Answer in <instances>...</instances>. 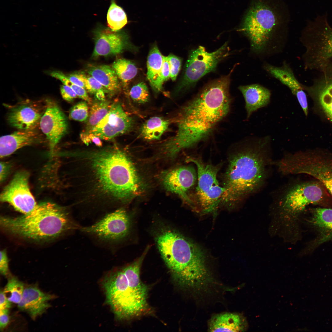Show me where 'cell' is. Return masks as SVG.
Returning a JSON list of instances; mask_svg holds the SVG:
<instances>
[{
  "instance_id": "cell-1",
  "label": "cell",
  "mask_w": 332,
  "mask_h": 332,
  "mask_svg": "<svg viewBox=\"0 0 332 332\" xmlns=\"http://www.w3.org/2000/svg\"><path fill=\"white\" fill-rule=\"evenodd\" d=\"M233 69L207 84L182 109L176 133L161 145L160 151L165 156L174 158L199 142L226 116L231 104L229 87Z\"/></svg>"
},
{
  "instance_id": "cell-2",
  "label": "cell",
  "mask_w": 332,
  "mask_h": 332,
  "mask_svg": "<svg viewBox=\"0 0 332 332\" xmlns=\"http://www.w3.org/2000/svg\"><path fill=\"white\" fill-rule=\"evenodd\" d=\"M271 142L269 136H250L231 155L224 177L222 204L231 208L263 185L271 163Z\"/></svg>"
},
{
  "instance_id": "cell-3",
  "label": "cell",
  "mask_w": 332,
  "mask_h": 332,
  "mask_svg": "<svg viewBox=\"0 0 332 332\" xmlns=\"http://www.w3.org/2000/svg\"><path fill=\"white\" fill-rule=\"evenodd\" d=\"M154 236L163 259L180 285L197 292L207 288L213 280L200 246L164 224H159Z\"/></svg>"
},
{
  "instance_id": "cell-4",
  "label": "cell",
  "mask_w": 332,
  "mask_h": 332,
  "mask_svg": "<svg viewBox=\"0 0 332 332\" xmlns=\"http://www.w3.org/2000/svg\"><path fill=\"white\" fill-rule=\"evenodd\" d=\"M89 167L95 188L111 199L128 203L142 192L143 185L132 162L113 147L92 152Z\"/></svg>"
},
{
  "instance_id": "cell-5",
  "label": "cell",
  "mask_w": 332,
  "mask_h": 332,
  "mask_svg": "<svg viewBox=\"0 0 332 332\" xmlns=\"http://www.w3.org/2000/svg\"><path fill=\"white\" fill-rule=\"evenodd\" d=\"M1 226L14 235L35 241L49 240L81 227L64 208L46 202L16 217L1 216Z\"/></svg>"
},
{
  "instance_id": "cell-6",
  "label": "cell",
  "mask_w": 332,
  "mask_h": 332,
  "mask_svg": "<svg viewBox=\"0 0 332 332\" xmlns=\"http://www.w3.org/2000/svg\"><path fill=\"white\" fill-rule=\"evenodd\" d=\"M150 246L129 264L111 273L103 282L108 302L121 319L136 316L148 309V288L141 281L140 271Z\"/></svg>"
},
{
  "instance_id": "cell-7",
  "label": "cell",
  "mask_w": 332,
  "mask_h": 332,
  "mask_svg": "<svg viewBox=\"0 0 332 332\" xmlns=\"http://www.w3.org/2000/svg\"><path fill=\"white\" fill-rule=\"evenodd\" d=\"M278 22L274 11L262 2L249 9L239 31L248 39L253 57L262 59L283 51L287 39L279 31Z\"/></svg>"
},
{
  "instance_id": "cell-8",
  "label": "cell",
  "mask_w": 332,
  "mask_h": 332,
  "mask_svg": "<svg viewBox=\"0 0 332 332\" xmlns=\"http://www.w3.org/2000/svg\"><path fill=\"white\" fill-rule=\"evenodd\" d=\"M300 41L305 49L302 56L305 69L321 72L332 62V27L326 13L309 23Z\"/></svg>"
},
{
  "instance_id": "cell-9",
  "label": "cell",
  "mask_w": 332,
  "mask_h": 332,
  "mask_svg": "<svg viewBox=\"0 0 332 332\" xmlns=\"http://www.w3.org/2000/svg\"><path fill=\"white\" fill-rule=\"evenodd\" d=\"M283 175L305 174L318 180L332 196V159L316 153L299 152L286 154L274 162Z\"/></svg>"
},
{
  "instance_id": "cell-10",
  "label": "cell",
  "mask_w": 332,
  "mask_h": 332,
  "mask_svg": "<svg viewBox=\"0 0 332 332\" xmlns=\"http://www.w3.org/2000/svg\"><path fill=\"white\" fill-rule=\"evenodd\" d=\"M187 160L194 163L197 169L195 210L204 214L216 211L225 192L217 179L219 166L205 163L199 158L189 157Z\"/></svg>"
},
{
  "instance_id": "cell-11",
  "label": "cell",
  "mask_w": 332,
  "mask_h": 332,
  "mask_svg": "<svg viewBox=\"0 0 332 332\" xmlns=\"http://www.w3.org/2000/svg\"><path fill=\"white\" fill-rule=\"evenodd\" d=\"M230 49L226 42L216 51L209 53L200 46L190 52L186 63L182 80L178 91L194 85L203 77L214 71L219 62L229 54Z\"/></svg>"
},
{
  "instance_id": "cell-12",
  "label": "cell",
  "mask_w": 332,
  "mask_h": 332,
  "mask_svg": "<svg viewBox=\"0 0 332 332\" xmlns=\"http://www.w3.org/2000/svg\"><path fill=\"white\" fill-rule=\"evenodd\" d=\"M321 183L315 182L297 184L287 188L280 198L279 208L283 216L297 215L310 204L322 201L325 197Z\"/></svg>"
},
{
  "instance_id": "cell-13",
  "label": "cell",
  "mask_w": 332,
  "mask_h": 332,
  "mask_svg": "<svg viewBox=\"0 0 332 332\" xmlns=\"http://www.w3.org/2000/svg\"><path fill=\"white\" fill-rule=\"evenodd\" d=\"M131 225L130 215L124 209L120 208L105 215L93 224L80 229L102 242L116 243L128 236Z\"/></svg>"
},
{
  "instance_id": "cell-14",
  "label": "cell",
  "mask_w": 332,
  "mask_h": 332,
  "mask_svg": "<svg viewBox=\"0 0 332 332\" xmlns=\"http://www.w3.org/2000/svg\"><path fill=\"white\" fill-rule=\"evenodd\" d=\"M29 176L25 171L16 173L3 188L0 196L1 202L9 204L24 214L31 211L37 205L30 189Z\"/></svg>"
},
{
  "instance_id": "cell-15",
  "label": "cell",
  "mask_w": 332,
  "mask_h": 332,
  "mask_svg": "<svg viewBox=\"0 0 332 332\" xmlns=\"http://www.w3.org/2000/svg\"><path fill=\"white\" fill-rule=\"evenodd\" d=\"M134 124L132 118L124 110L119 102L111 105L107 115L86 134L92 133L105 140H110L132 130Z\"/></svg>"
},
{
  "instance_id": "cell-16",
  "label": "cell",
  "mask_w": 332,
  "mask_h": 332,
  "mask_svg": "<svg viewBox=\"0 0 332 332\" xmlns=\"http://www.w3.org/2000/svg\"><path fill=\"white\" fill-rule=\"evenodd\" d=\"M39 124L48 140L50 153L53 155L56 146L67 132L68 124L66 117L57 105L49 102Z\"/></svg>"
},
{
  "instance_id": "cell-17",
  "label": "cell",
  "mask_w": 332,
  "mask_h": 332,
  "mask_svg": "<svg viewBox=\"0 0 332 332\" xmlns=\"http://www.w3.org/2000/svg\"><path fill=\"white\" fill-rule=\"evenodd\" d=\"M196 177L193 168L182 166L165 172L162 176V182L167 190L179 195L194 209L193 202L188 192L195 184Z\"/></svg>"
},
{
  "instance_id": "cell-18",
  "label": "cell",
  "mask_w": 332,
  "mask_h": 332,
  "mask_svg": "<svg viewBox=\"0 0 332 332\" xmlns=\"http://www.w3.org/2000/svg\"><path fill=\"white\" fill-rule=\"evenodd\" d=\"M320 73L312 86H302L314 97L327 118L332 121V62Z\"/></svg>"
},
{
  "instance_id": "cell-19",
  "label": "cell",
  "mask_w": 332,
  "mask_h": 332,
  "mask_svg": "<svg viewBox=\"0 0 332 332\" xmlns=\"http://www.w3.org/2000/svg\"><path fill=\"white\" fill-rule=\"evenodd\" d=\"M95 45L92 57L115 55L122 52L125 45V41L122 34L110 28L98 29L94 35Z\"/></svg>"
},
{
  "instance_id": "cell-20",
  "label": "cell",
  "mask_w": 332,
  "mask_h": 332,
  "mask_svg": "<svg viewBox=\"0 0 332 332\" xmlns=\"http://www.w3.org/2000/svg\"><path fill=\"white\" fill-rule=\"evenodd\" d=\"M45 111L35 104L22 103L10 109L8 121L10 125L19 130H33L39 124Z\"/></svg>"
},
{
  "instance_id": "cell-21",
  "label": "cell",
  "mask_w": 332,
  "mask_h": 332,
  "mask_svg": "<svg viewBox=\"0 0 332 332\" xmlns=\"http://www.w3.org/2000/svg\"><path fill=\"white\" fill-rule=\"evenodd\" d=\"M55 298L54 295L43 292L36 286H29L25 288L18 307L34 320L51 306L49 302Z\"/></svg>"
},
{
  "instance_id": "cell-22",
  "label": "cell",
  "mask_w": 332,
  "mask_h": 332,
  "mask_svg": "<svg viewBox=\"0 0 332 332\" xmlns=\"http://www.w3.org/2000/svg\"><path fill=\"white\" fill-rule=\"evenodd\" d=\"M245 101L247 120L260 109L267 106L270 103L271 91L258 84H253L239 87Z\"/></svg>"
},
{
  "instance_id": "cell-23",
  "label": "cell",
  "mask_w": 332,
  "mask_h": 332,
  "mask_svg": "<svg viewBox=\"0 0 332 332\" xmlns=\"http://www.w3.org/2000/svg\"><path fill=\"white\" fill-rule=\"evenodd\" d=\"M39 138L38 133L34 130H20L2 136L0 139V157L3 158L22 148L34 144Z\"/></svg>"
},
{
  "instance_id": "cell-24",
  "label": "cell",
  "mask_w": 332,
  "mask_h": 332,
  "mask_svg": "<svg viewBox=\"0 0 332 332\" xmlns=\"http://www.w3.org/2000/svg\"><path fill=\"white\" fill-rule=\"evenodd\" d=\"M309 222L318 233L314 246L332 240V209H313Z\"/></svg>"
},
{
  "instance_id": "cell-25",
  "label": "cell",
  "mask_w": 332,
  "mask_h": 332,
  "mask_svg": "<svg viewBox=\"0 0 332 332\" xmlns=\"http://www.w3.org/2000/svg\"><path fill=\"white\" fill-rule=\"evenodd\" d=\"M247 323L240 314L226 313L217 314L210 320L209 330L211 332H241L246 330Z\"/></svg>"
},
{
  "instance_id": "cell-26",
  "label": "cell",
  "mask_w": 332,
  "mask_h": 332,
  "mask_svg": "<svg viewBox=\"0 0 332 332\" xmlns=\"http://www.w3.org/2000/svg\"><path fill=\"white\" fill-rule=\"evenodd\" d=\"M263 68L271 76L287 86L294 95L298 91L303 89L302 84L298 80L292 69L286 61H283L280 66L265 63L263 64Z\"/></svg>"
},
{
  "instance_id": "cell-27",
  "label": "cell",
  "mask_w": 332,
  "mask_h": 332,
  "mask_svg": "<svg viewBox=\"0 0 332 332\" xmlns=\"http://www.w3.org/2000/svg\"><path fill=\"white\" fill-rule=\"evenodd\" d=\"M87 72L99 81L109 93H113L120 89L119 80L112 66L105 65H91L87 69Z\"/></svg>"
},
{
  "instance_id": "cell-28",
  "label": "cell",
  "mask_w": 332,
  "mask_h": 332,
  "mask_svg": "<svg viewBox=\"0 0 332 332\" xmlns=\"http://www.w3.org/2000/svg\"><path fill=\"white\" fill-rule=\"evenodd\" d=\"M164 57L155 45L150 50L147 59V78L152 88L157 92L163 89L160 76Z\"/></svg>"
},
{
  "instance_id": "cell-29",
  "label": "cell",
  "mask_w": 332,
  "mask_h": 332,
  "mask_svg": "<svg viewBox=\"0 0 332 332\" xmlns=\"http://www.w3.org/2000/svg\"><path fill=\"white\" fill-rule=\"evenodd\" d=\"M170 121L159 117H152L145 121L140 130V136L147 140L160 139L168 129Z\"/></svg>"
},
{
  "instance_id": "cell-30",
  "label": "cell",
  "mask_w": 332,
  "mask_h": 332,
  "mask_svg": "<svg viewBox=\"0 0 332 332\" xmlns=\"http://www.w3.org/2000/svg\"><path fill=\"white\" fill-rule=\"evenodd\" d=\"M111 105L106 101H97L90 108L88 117L86 120L85 130L83 132L87 134L108 113Z\"/></svg>"
},
{
  "instance_id": "cell-31",
  "label": "cell",
  "mask_w": 332,
  "mask_h": 332,
  "mask_svg": "<svg viewBox=\"0 0 332 332\" xmlns=\"http://www.w3.org/2000/svg\"><path fill=\"white\" fill-rule=\"evenodd\" d=\"M112 66L119 80L125 85L135 77L138 71L136 66L133 62L123 58L115 60Z\"/></svg>"
},
{
  "instance_id": "cell-32",
  "label": "cell",
  "mask_w": 332,
  "mask_h": 332,
  "mask_svg": "<svg viewBox=\"0 0 332 332\" xmlns=\"http://www.w3.org/2000/svg\"><path fill=\"white\" fill-rule=\"evenodd\" d=\"M107 19L108 26L114 31H119L127 23L126 13L121 7L116 4L115 0H111Z\"/></svg>"
},
{
  "instance_id": "cell-33",
  "label": "cell",
  "mask_w": 332,
  "mask_h": 332,
  "mask_svg": "<svg viewBox=\"0 0 332 332\" xmlns=\"http://www.w3.org/2000/svg\"><path fill=\"white\" fill-rule=\"evenodd\" d=\"M25 289L24 283L15 276L10 278L3 290L7 299L12 303L18 304Z\"/></svg>"
},
{
  "instance_id": "cell-34",
  "label": "cell",
  "mask_w": 332,
  "mask_h": 332,
  "mask_svg": "<svg viewBox=\"0 0 332 332\" xmlns=\"http://www.w3.org/2000/svg\"><path fill=\"white\" fill-rule=\"evenodd\" d=\"M52 77L60 80L64 85L71 88L75 92L78 97L81 98L88 103H90L91 100L87 93L86 90L84 88L79 86L71 82L67 76L60 71H53L49 73Z\"/></svg>"
},
{
  "instance_id": "cell-35",
  "label": "cell",
  "mask_w": 332,
  "mask_h": 332,
  "mask_svg": "<svg viewBox=\"0 0 332 332\" xmlns=\"http://www.w3.org/2000/svg\"><path fill=\"white\" fill-rule=\"evenodd\" d=\"M129 94L132 99L135 102L144 104L149 99V93L146 84L144 82L139 83L131 88Z\"/></svg>"
},
{
  "instance_id": "cell-36",
  "label": "cell",
  "mask_w": 332,
  "mask_h": 332,
  "mask_svg": "<svg viewBox=\"0 0 332 332\" xmlns=\"http://www.w3.org/2000/svg\"><path fill=\"white\" fill-rule=\"evenodd\" d=\"M88 107L86 101H80L70 109L69 114L70 120L79 121H86L88 117Z\"/></svg>"
},
{
  "instance_id": "cell-37",
  "label": "cell",
  "mask_w": 332,
  "mask_h": 332,
  "mask_svg": "<svg viewBox=\"0 0 332 332\" xmlns=\"http://www.w3.org/2000/svg\"><path fill=\"white\" fill-rule=\"evenodd\" d=\"M80 76L84 82L85 89L89 92L94 94L97 92L104 91L109 93L108 90L97 80L89 75L80 72Z\"/></svg>"
},
{
  "instance_id": "cell-38",
  "label": "cell",
  "mask_w": 332,
  "mask_h": 332,
  "mask_svg": "<svg viewBox=\"0 0 332 332\" xmlns=\"http://www.w3.org/2000/svg\"><path fill=\"white\" fill-rule=\"evenodd\" d=\"M167 57L170 67V78L172 80L174 81L180 69L181 60L173 54L169 55Z\"/></svg>"
},
{
  "instance_id": "cell-39",
  "label": "cell",
  "mask_w": 332,
  "mask_h": 332,
  "mask_svg": "<svg viewBox=\"0 0 332 332\" xmlns=\"http://www.w3.org/2000/svg\"><path fill=\"white\" fill-rule=\"evenodd\" d=\"M60 90L62 98L67 101L71 102L78 97L74 91L67 85H61Z\"/></svg>"
},
{
  "instance_id": "cell-40",
  "label": "cell",
  "mask_w": 332,
  "mask_h": 332,
  "mask_svg": "<svg viewBox=\"0 0 332 332\" xmlns=\"http://www.w3.org/2000/svg\"><path fill=\"white\" fill-rule=\"evenodd\" d=\"M294 95L296 97L306 116L308 114V105L306 94L303 89L298 91Z\"/></svg>"
},
{
  "instance_id": "cell-41",
  "label": "cell",
  "mask_w": 332,
  "mask_h": 332,
  "mask_svg": "<svg viewBox=\"0 0 332 332\" xmlns=\"http://www.w3.org/2000/svg\"><path fill=\"white\" fill-rule=\"evenodd\" d=\"M8 259L5 250L0 251V272L4 276H6L9 273Z\"/></svg>"
},
{
  "instance_id": "cell-42",
  "label": "cell",
  "mask_w": 332,
  "mask_h": 332,
  "mask_svg": "<svg viewBox=\"0 0 332 332\" xmlns=\"http://www.w3.org/2000/svg\"><path fill=\"white\" fill-rule=\"evenodd\" d=\"M169 78H170V73L169 64L167 57L164 56L160 76L161 84L163 85L164 82Z\"/></svg>"
},
{
  "instance_id": "cell-43",
  "label": "cell",
  "mask_w": 332,
  "mask_h": 332,
  "mask_svg": "<svg viewBox=\"0 0 332 332\" xmlns=\"http://www.w3.org/2000/svg\"><path fill=\"white\" fill-rule=\"evenodd\" d=\"M9 309L0 310V328L1 330L4 329L9 322Z\"/></svg>"
},
{
  "instance_id": "cell-44",
  "label": "cell",
  "mask_w": 332,
  "mask_h": 332,
  "mask_svg": "<svg viewBox=\"0 0 332 332\" xmlns=\"http://www.w3.org/2000/svg\"><path fill=\"white\" fill-rule=\"evenodd\" d=\"M67 77L72 83L85 89V84L81 78L80 72L71 73L67 76Z\"/></svg>"
},
{
  "instance_id": "cell-45",
  "label": "cell",
  "mask_w": 332,
  "mask_h": 332,
  "mask_svg": "<svg viewBox=\"0 0 332 332\" xmlns=\"http://www.w3.org/2000/svg\"><path fill=\"white\" fill-rule=\"evenodd\" d=\"M11 303L6 296L3 290L0 292V310L9 309L11 306Z\"/></svg>"
},
{
  "instance_id": "cell-46",
  "label": "cell",
  "mask_w": 332,
  "mask_h": 332,
  "mask_svg": "<svg viewBox=\"0 0 332 332\" xmlns=\"http://www.w3.org/2000/svg\"><path fill=\"white\" fill-rule=\"evenodd\" d=\"M88 135L91 141L94 143L96 146L98 147L102 146V142L101 139L99 137L92 133H90Z\"/></svg>"
},
{
  "instance_id": "cell-47",
  "label": "cell",
  "mask_w": 332,
  "mask_h": 332,
  "mask_svg": "<svg viewBox=\"0 0 332 332\" xmlns=\"http://www.w3.org/2000/svg\"><path fill=\"white\" fill-rule=\"evenodd\" d=\"M7 169V164L3 162L0 163V179L1 181L5 177Z\"/></svg>"
},
{
  "instance_id": "cell-48",
  "label": "cell",
  "mask_w": 332,
  "mask_h": 332,
  "mask_svg": "<svg viewBox=\"0 0 332 332\" xmlns=\"http://www.w3.org/2000/svg\"><path fill=\"white\" fill-rule=\"evenodd\" d=\"M80 136L81 140L87 145H88L91 142L88 134L82 132L81 133Z\"/></svg>"
},
{
  "instance_id": "cell-49",
  "label": "cell",
  "mask_w": 332,
  "mask_h": 332,
  "mask_svg": "<svg viewBox=\"0 0 332 332\" xmlns=\"http://www.w3.org/2000/svg\"><path fill=\"white\" fill-rule=\"evenodd\" d=\"M106 93L104 91H100L97 92L94 95L96 98L99 101L106 100L105 93Z\"/></svg>"
}]
</instances>
